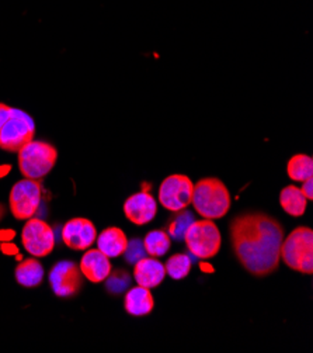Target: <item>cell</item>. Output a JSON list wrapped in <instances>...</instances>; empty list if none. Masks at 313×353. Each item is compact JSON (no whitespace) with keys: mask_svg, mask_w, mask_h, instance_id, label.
Wrapping results in <instances>:
<instances>
[{"mask_svg":"<svg viewBox=\"0 0 313 353\" xmlns=\"http://www.w3.org/2000/svg\"><path fill=\"white\" fill-rule=\"evenodd\" d=\"M232 250L250 274L264 277L280 266V251L284 227L260 211H250L235 217L229 224Z\"/></svg>","mask_w":313,"mask_h":353,"instance_id":"1","label":"cell"},{"mask_svg":"<svg viewBox=\"0 0 313 353\" xmlns=\"http://www.w3.org/2000/svg\"><path fill=\"white\" fill-rule=\"evenodd\" d=\"M194 208L202 219L218 220L228 214L232 200L225 183L217 178H205L194 185Z\"/></svg>","mask_w":313,"mask_h":353,"instance_id":"2","label":"cell"},{"mask_svg":"<svg viewBox=\"0 0 313 353\" xmlns=\"http://www.w3.org/2000/svg\"><path fill=\"white\" fill-rule=\"evenodd\" d=\"M280 256L284 263L303 274L313 272V231L309 227L295 228L281 243Z\"/></svg>","mask_w":313,"mask_h":353,"instance_id":"3","label":"cell"},{"mask_svg":"<svg viewBox=\"0 0 313 353\" xmlns=\"http://www.w3.org/2000/svg\"><path fill=\"white\" fill-rule=\"evenodd\" d=\"M58 151L43 141H31L19 151V168L25 179L41 181L54 169Z\"/></svg>","mask_w":313,"mask_h":353,"instance_id":"4","label":"cell"},{"mask_svg":"<svg viewBox=\"0 0 313 353\" xmlns=\"http://www.w3.org/2000/svg\"><path fill=\"white\" fill-rule=\"evenodd\" d=\"M184 242L188 251L198 259L206 261L218 255L222 236L213 220H198L193 221L184 232Z\"/></svg>","mask_w":313,"mask_h":353,"instance_id":"5","label":"cell"},{"mask_svg":"<svg viewBox=\"0 0 313 353\" xmlns=\"http://www.w3.org/2000/svg\"><path fill=\"white\" fill-rule=\"evenodd\" d=\"M36 124L32 119L17 109L12 108L10 116L0 130V148L8 152H19L34 139Z\"/></svg>","mask_w":313,"mask_h":353,"instance_id":"6","label":"cell"},{"mask_svg":"<svg viewBox=\"0 0 313 353\" xmlns=\"http://www.w3.org/2000/svg\"><path fill=\"white\" fill-rule=\"evenodd\" d=\"M43 196L40 181L23 179L19 181L10 192V211L17 220H28L37 214Z\"/></svg>","mask_w":313,"mask_h":353,"instance_id":"7","label":"cell"},{"mask_svg":"<svg viewBox=\"0 0 313 353\" xmlns=\"http://www.w3.org/2000/svg\"><path fill=\"white\" fill-rule=\"evenodd\" d=\"M194 185L186 174H171L159 188V203L171 213L187 208L193 200Z\"/></svg>","mask_w":313,"mask_h":353,"instance_id":"8","label":"cell"},{"mask_svg":"<svg viewBox=\"0 0 313 353\" xmlns=\"http://www.w3.org/2000/svg\"><path fill=\"white\" fill-rule=\"evenodd\" d=\"M21 243L34 258H45L55 248V235L45 221L31 217L23 227Z\"/></svg>","mask_w":313,"mask_h":353,"instance_id":"9","label":"cell"},{"mask_svg":"<svg viewBox=\"0 0 313 353\" xmlns=\"http://www.w3.org/2000/svg\"><path fill=\"white\" fill-rule=\"evenodd\" d=\"M85 276L74 261H61L50 272V285L56 297L69 299L79 294Z\"/></svg>","mask_w":313,"mask_h":353,"instance_id":"10","label":"cell"},{"mask_svg":"<svg viewBox=\"0 0 313 353\" xmlns=\"http://www.w3.org/2000/svg\"><path fill=\"white\" fill-rule=\"evenodd\" d=\"M97 231L94 224L87 219H72L62 228V239L69 250L85 251L96 242Z\"/></svg>","mask_w":313,"mask_h":353,"instance_id":"11","label":"cell"},{"mask_svg":"<svg viewBox=\"0 0 313 353\" xmlns=\"http://www.w3.org/2000/svg\"><path fill=\"white\" fill-rule=\"evenodd\" d=\"M124 213L132 224L145 225L155 219L158 213V204L149 192H139L125 200Z\"/></svg>","mask_w":313,"mask_h":353,"instance_id":"12","label":"cell"},{"mask_svg":"<svg viewBox=\"0 0 313 353\" xmlns=\"http://www.w3.org/2000/svg\"><path fill=\"white\" fill-rule=\"evenodd\" d=\"M83 276L91 283H102L111 273V262L98 250H90L85 252L79 265Z\"/></svg>","mask_w":313,"mask_h":353,"instance_id":"13","label":"cell"},{"mask_svg":"<svg viewBox=\"0 0 313 353\" xmlns=\"http://www.w3.org/2000/svg\"><path fill=\"white\" fill-rule=\"evenodd\" d=\"M166 276L164 265L158 258H141L133 268V277L138 286L147 289L158 288Z\"/></svg>","mask_w":313,"mask_h":353,"instance_id":"14","label":"cell"},{"mask_svg":"<svg viewBox=\"0 0 313 353\" xmlns=\"http://www.w3.org/2000/svg\"><path fill=\"white\" fill-rule=\"evenodd\" d=\"M97 250L107 258H118L125 254L128 248V238L118 227H109L97 238Z\"/></svg>","mask_w":313,"mask_h":353,"instance_id":"15","label":"cell"},{"mask_svg":"<svg viewBox=\"0 0 313 353\" xmlns=\"http://www.w3.org/2000/svg\"><path fill=\"white\" fill-rule=\"evenodd\" d=\"M155 307V300L151 293V289L136 286L125 293L124 308L129 315L144 316L152 312Z\"/></svg>","mask_w":313,"mask_h":353,"instance_id":"16","label":"cell"},{"mask_svg":"<svg viewBox=\"0 0 313 353\" xmlns=\"http://www.w3.org/2000/svg\"><path fill=\"white\" fill-rule=\"evenodd\" d=\"M17 283L23 288H37L44 279V268L37 258H30L20 262L14 270Z\"/></svg>","mask_w":313,"mask_h":353,"instance_id":"17","label":"cell"},{"mask_svg":"<svg viewBox=\"0 0 313 353\" xmlns=\"http://www.w3.org/2000/svg\"><path fill=\"white\" fill-rule=\"evenodd\" d=\"M280 204L285 213L290 214L291 217H301L305 214L306 207H307V200L302 194L299 188L290 185L281 190Z\"/></svg>","mask_w":313,"mask_h":353,"instance_id":"18","label":"cell"},{"mask_svg":"<svg viewBox=\"0 0 313 353\" xmlns=\"http://www.w3.org/2000/svg\"><path fill=\"white\" fill-rule=\"evenodd\" d=\"M171 246L170 235L162 230H153L144 238V248L152 258H160L166 255Z\"/></svg>","mask_w":313,"mask_h":353,"instance_id":"19","label":"cell"},{"mask_svg":"<svg viewBox=\"0 0 313 353\" xmlns=\"http://www.w3.org/2000/svg\"><path fill=\"white\" fill-rule=\"evenodd\" d=\"M287 172L294 182H305L313 176V161L307 155H295L290 159Z\"/></svg>","mask_w":313,"mask_h":353,"instance_id":"20","label":"cell"},{"mask_svg":"<svg viewBox=\"0 0 313 353\" xmlns=\"http://www.w3.org/2000/svg\"><path fill=\"white\" fill-rule=\"evenodd\" d=\"M164 269L166 274H169L171 279L182 280L191 272V259L184 254H176L167 259Z\"/></svg>","mask_w":313,"mask_h":353,"instance_id":"21","label":"cell"},{"mask_svg":"<svg viewBox=\"0 0 313 353\" xmlns=\"http://www.w3.org/2000/svg\"><path fill=\"white\" fill-rule=\"evenodd\" d=\"M194 221L193 219V214L190 213V211H179V214L175 217V220H173L169 227H167V231H169V235L171 238H175L177 241L183 239L184 238V232L188 228V225Z\"/></svg>","mask_w":313,"mask_h":353,"instance_id":"22","label":"cell"},{"mask_svg":"<svg viewBox=\"0 0 313 353\" xmlns=\"http://www.w3.org/2000/svg\"><path fill=\"white\" fill-rule=\"evenodd\" d=\"M107 280V290L111 294H120L122 292H125V289L129 288L131 285V276L128 274L127 270H111V273L109 274Z\"/></svg>","mask_w":313,"mask_h":353,"instance_id":"23","label":"cell"},{"mask_svg":"<svg viewBox=\"0 0 313 353\" xmlns=\"http://www.w3.org/2000/svg\"><path fill=\"white\" fill-rule=\"evenodd\" d=\"M302 183H303V186L301 188L302 194L306 197V200H312L313 199V181H312V178L306 179Z\"/></svg>","mask_w":313,"mask_h":353,"instance_id":"24","label":"cell"},{"mask_svg":"<svg viewBox=\"0 0 313 353\" xmlns=\"http://www.w3.org/2000/svg\"><path fill=\"white\" fill-rule=\"evenodd\" d=\"M10 112H12V108L5 103L0 104V130H2L5 121L8 120V117L10 116Z\"/></svg>","mask_w":313,"mask_h":353,"instance_id":"25","label":"cell"},{"mask_svg":"<svg viewBox=\"0 0 313 353\" xmlns=\"http://www.w3.org/2000/svg\"><path fill=\"white\" fill-rule=\"evenodd\" d=\"M0 250H2V252H5L6 255H17V252H19L16 246L9 243V242L2 243V246H0Z\"/></svg>","mask_w":313,"mask_h":353,"instance_id":"26","label":"cell"},{"mask_svg":"<svg viewBox=\"0 0 313 353\" xmlns=\"http://www.w3.org/2000/svg\"><path fill=\"white\" fill-rule=\"evenodd\" d=\"M16 236V232L12 230H5V231H0V241L2 242H9Z\"/></svg>","mask_w":313,"mask_h":353,"instance_id":"27","label":"cell"},{"mask_svg":"<svg viewBox=\"0 0 313 353\" xmlns=\"http://www.w3.org/2000/svg\"><path fill=\"white\" fill-rule=\"evenodd\" d=\"M5 216H6V207L0 203V221L5 219Z\"/></svg>","mask_w":313,"mask_h":353,"instance_id":"28","label":"cell"},{"mask_svg":"<svg viewBox=\"0 0 313 353\" xmlns=\"http://www.w3.org/2000/svg\"><path fill=\"white\" fill-rule=\"evenodd\" d=\"M201 269H202V270H208V273L214 272V269H213L211 266H208V265H201Z\"/></svg>","mask_w":313,"mask_h":353,"instance_id":"29","label":"cell"},{"mask_svg":"<svg viewBox=\"0 0 313 353\" xmlns=\"http://www.w3.org/2000/svg\"><path fill=\"white\" fill-rule=\"evenodd\" d=\"M0 104H2V103H0Z\"/></svg>","mask_w":313,"mask_h":353,"instance_id":"30","label":"cell"}]
</instances>
